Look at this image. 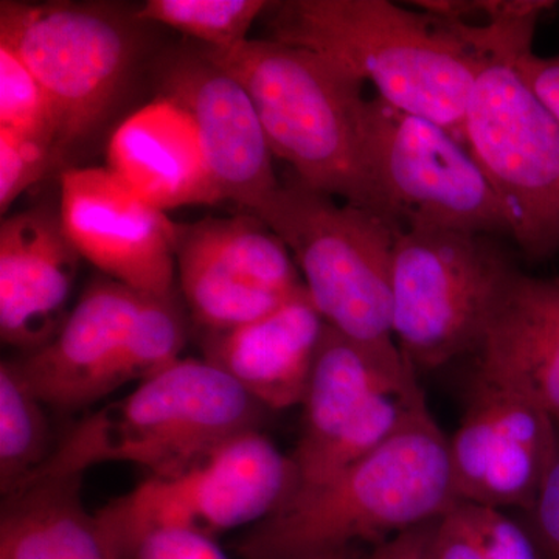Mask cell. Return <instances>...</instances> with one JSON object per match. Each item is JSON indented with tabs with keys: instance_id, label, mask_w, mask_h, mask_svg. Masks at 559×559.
I'll return each mask as SVG.
<instances>
[{
	"instance_id": "cell-1",
	"label": "cell",
	"mask_w": 559,
	"mask_h": 559,
	"mask_svg": "<svg viewBox=\"0 0 559 559\" xmlns=\"http://www.w3.org/2000/svg\"><path fill=\"white\" fill-rule=\"evenodd\" d=\"M457 500L450 439L421 390L384 443L326 484L293 496L238 550L242 559H308L360 540L380 544L437 520Z\"/></svg>"
},
{
	"instance_id": "cell-2",
	"label": "cell",
	"mask_w": 559,
	"mask_h": 559,
	"mask_svg": "<svg viewBox=\"0 0 559 559\" xmlns=\"http://www.w3.org/2000/svg\"><path fill=\"white\" fill-rule=\"evenodd\" d=\"M266 13L271 39L329 58L463 143L480 58L447 21L385 0H286Z\"/></svg>"
},
{
	"instance_id": "cell-3",
	"label": "cell",
	"mask_w": 559,
	"mask_h": 559,
	"mask_svg": "<svg viewBox=\"0 0 559 559\" xmlns=\"http://www.w3.org/2000/svg\"><path fill=\"white\" fill-rule=\"evenodd\" d=\"M202 53L248 91L274 157L310 189L380 215L364 83L336 62L274 39Z\"/></svg>"
},
{
	"instance_id": "cell-4",
	"label": "cell",
	"mask_w": 559,
	"mask_h": 559,
	"mask_svg": "<svg viewBox=\"0 0 559 559\" xmlns=\"http://www.w3.org/2000/svg\"><path fill=\"white\" fill-rule=\"evenodd\" d=\"M266 411L215 364L180 358L70 429L32 479L83 477L110 462L173 476L260 429Z\"/></svg>"
},
{
	"instance_id": "cell-5",
	"label": "cell",
	"mask_w": 559,
	"mask_h": 559,
	"mask_svg": "<svg viewBox=\"0 0 559 559\" xmlns=\"http://www.w3.org/2000/svg\"><path fill=\"white\" fill-rule=\"evenodd\" d=\"M250 213L293 253L326 325L382 358L404 359L392 329V224L297 178L280 182Z\"/></svg>"
},
{
	"instance_id": "cell-6",
	"label": "cell",
	"mask_w": 559,
	"mask_h": 559,
	"mask_svg": "<svg viewBox=\"0 0 559 559\" xmlns=\"http://www.w3.org/2000/svg\"><path fill=\"white\" fill-rule=\"evenodd\" d=\"M142 24L135 13L98 3H0V43L46 91L62 164L119 105L142 50Z\"/></svg>"
},
{
	"instance_id": "cell-7",
	"label": "cell",
	"mask_w": 559,
	"mask_h": 559,
	"mask_svg": "<svg viewBox=\"0 0 559 559\" xmlns=\"http://www.w3.org/2000/svg\"><path fill=\"white\" fill-rule=\"evenodd\" d=\"M296 484L290 455L260 429L248 430L178 474L148 476L95 514L120 557L156 530H187L215 539L260 524L288 502Z\"/></svg>"
},
{
	"instance_id": "cell-8",
	"label": "cell",
	"mask_w": 559,
	"mask_h": 559,
	"mask_svg": "<svg viewBox=\"0 0 559 559\" xmlns=\"http://www.w3.org/2000/svg\"><path fill=\"white\" fill-rule=\"evenodd\" d=\"M506 257L463 231H396L392 261V329L415 370H433L476 352L503 283Z\"/></svg>"
},
{
	"instance_id": "cell-9",
	"label": "cell",
	"mask_w": 559,
	"mask_h": 559,
	"mask_svg": "<svg viewBox=\"0 0 559 559\" xmlns=\"http://www.w3.org/2000/svg\"><path fill=\"white\" fill-rule=\"evenodd\" d=\"M518 57H479L463 143L498 194L511 237L540 259L559 248V124L521 80Z\"/></svg>"
},
{
	"instance_id": "cell-10",
	"label": "cell",
	"mask_w": 559,
	"mask_h": 559,
	"mask_svg": "<svg viewBox=\"0 0 559 559\" xmlns=\"http://www.w3.org/2000/svg\"><path fill=\"white\" fill-rule=\"evenodd\" d=\"M367 145L381 218L396 230L510 234L487 176L468 148L440 124L374 97L369 102Z\"/></svg>"
},
{
	"instance_id": "cell-11",
	"label": "cell",
	"mask_w": 559,
	"mask_h": 559,
	"mask_svg": "<svg viewBox=\"0 0 559 559\" xmlns=\"http://www.w3.org/2000/svg\"><path fill=\"white\" fill-rule=\"evenodd\" d=\"M559 428L516 390L474 374L450 439L455 496L492 509H532L557 457Z\"/></svg>"
},
{
	"instance_id": "cell-12",
	"label": "cell",
	"mask_w": 559,
	"mask_h": 559,
	"mask_svg": "<svg viewBox=\"0 0 559 559\" xmlns=\"http://www.w3.org/2000/svg\"><path fill=\"white\" fill-rule=\"evenodd\" d=\"M60 180L62 226L81 259L142 296H175L179 224L108 168H68Z\"/></svg>"
},
{
	"instance_id": "cell-13",
	"label": "cell",
	"mask_w": 559,
	"mask_h": 559,
	"mask_svg": "<svg viewBox=\"0 0 559 559\" xmlns=\"http://www.w3.org/2000/svg\"><path fill=\"white\" fill-rule=\"evenodd\" d=\"M159 97L189 112L221 200L250 213L277 189L274 154L248 91L200 47L168 53L157 66Z\"/></svg>"
},
{
	"instance_id": "cell-14",
	"label": "cell",
	"mask_w": 559,
	"mask_h": 559,
	"mask_svg": "<svg viewBox=\"0 0 559 559\" xmlns=\"http://www.w3.org/2000/svg\"><path fill=\"white\" fill-rule=\"evenodd\" d=\"M143 297L116 280H95L60 333L17 360L46 406L83 409L132 381L128 341Z\"/></svg>"
},
{
	"instance_id": "cell-15",
	"label": "cell",
	"mask_w": 559,
	"mask_h": 559,
	"mask_svg": "<svg viewBox=\"0 0 559 559\" xmlns=\"http://www.w3.org/2000/svg\"><path fill=\"white\" fill-rule=\"evenodd\" d=\"M81 255L62 226L60 207L39 204L0 224V336L33 353L68 320Z\"/></svg>"
},
{
	"instance_id": "cell-16",
	"label": "cell",
	"mask_w": 559,
	"mask_h": 559,
	"mask_svg": "<svg viewBox=\"0 0 559 559\" xmlns=\"http://www.w3.org/2000/svg\"><path fill=\"white\" fill-rule=\"evenodd\" d=\"M474 353L476 374L535 401L559 428V278L513 267Z\"/></svg>"
},
{
	"instance_id": "cell-17",
	"label": "cell",
	"mask_w": 559,
	"mask_h": 559,
	"mask_svg": "<svg viewBox=\"0 0 559 559\" xmlns=\"http://www.w3.org/2000/svg\"><path fill=\"white\" fill-rule=\"evenodd\" d=\"M108 170L154 209L218 204L197 124L186 109L157 97L110 135Z\"/></svg>"
},
{
	"instance_id": "cell-18",
	"label": "cell",
	"mask_w": 559,
	"mask_h": 559,
	"mask_svg": "<svg viewBox=\"0 0 559 559\" xmlns=\"http://www.w3.org/2000/svg\"><path fill=\"white\" fill-rule=\"evenodd\" d=\"M307 288L238 329L209 333L205 358L267 411L301 406L325 330Z\"/></svg>"
},
{
	"instance_id": "cell-19",
	"label": "cell",
	"mask_w": 559,
	"mask_h": 559,
	"mask_svg": "<svg viewBox=\"0 0 559 559\" xmlns=\"http://www.w3.org/2000/svg\"><path fill=\"white\" fill-rule=\"evenodd\" d=\"M418 384L409 360H390L325 325L304 403V429L293 452L297 479L347 433L384 392ZM297 485V484H296Z\"/></svg>"
},
{
	"instance_id": "cell-20",
	"label": "cell",
	"mask_w": 559,
	"mask_h": 559,
	"mask_svg": "<svg viewBox=\"0 0 559 559\" xmlns=\"http://www.w3.org/2000/svg\"><path fill=\"white\" fill-rule=\"evenodd\" d=\"M83 477H36L3 498L0 559H119L81 499Z\"/></svg>"
},
{
	"instance_id": "cell-21",
	"label": "cell",
	"mask_w": 559,
	"mask_h": 559,
	"mask_svg": "<svg viewBox=\"0 0 559 559\" xmlns=\"http://www.w3.org/2000/svg\"><path fill=\"white\" fill-rule=\"evenodd\" d=\"M179 241L193 246L241 282L294 296L305 288L296 261L274 230L252 213L179 226Z\"/></svg>"
},
{
	"instance_id": "cell-22",
	"label": "cell",
	"mask_w": 559,
	"mask_h": 559,
	"mask_svg": "<svg viewBox=\"0 0 559 559\" xmlns=\"http://www.w3.org/2000/svg\"><path fill=\"white\" fill-rule=\"evenodd\" d=\"M176 260L180 290L187 307L209 333H223L248 325L277 310L280 305L293 297L241 282L187 242L178 240Z\"/></svg>"
},
{
	"instance_id": "cell-23",
	"label": "cell",
	"mask_w": 559,
	"mask_h": 559,
	"mask_svg": "<svg viewBox=\"0 0 559 559\" xmlns=\"http://www.w3.org/2000/svg\"><path fill=\"white\" fill-rule=\"evenodd\" d=\"M46 403L36 395L17 360L0 364V491L9 498L50 459Z\"/></svg>"
},
{
	"instance_id": "cell-24",
	"label": "cell",
	"mask_w": 559,
	"mask_h": 559,
	"mask_svg": "<svg viewBox=\"0 0 559 559\" xmlns=\"http://www.w3.org/2000/svg\"><path fill=\"white\" fill-rule=\"evenodd\" d=\"M266 0H148L135 17L143 24H162L202 43L226 50L248 38L253 22L270 10Z\"/></svg>"
},
{
	"instance_id": "cell-25",
	"label": "cell",
	"mask_w": 559,
	"mask_h": 559,
	"mask_svg": "<svg viewBox=\"0 0 559 559\" xmlns=\"http://www.w3.org/2000/svg\"><path fill=\"white\" fill-rule=\"evenodd\" d=\"M0 128L47 139L57 146V123L49 97L5 43H0Z\"/></svg>"
},
{
	"instance_id": "cell-26",
	"label": "cell",
	"mask_w": 559,
	"mask_h": 559,
	"mask_svg": "<svg viewBox=\"0 0 559 559\" xmlns=\"http://www.w3.org/2000/svg\"><path fill=\"white\" fill-rule=\"evenodd\" d=\"M61 165L50 140L0 128V212L5 213L28 187Z\"/></svg>"
},
{
	"instance_id": "cell-27",
	"label": "cell",
	"mask_w": 559,
	"mask_h": 559,
	"mask_svg": "<svg viewBox=\"0 0 559 559\" xmlns=\"http://www.w3.org/2000/svg\"><path fill=\"white\" fill-rule=\"evenodd\" d=\"M463 503L479 538L484 559H539L535 543L521 520L509 516L506 510Z\"/></svg>"
},
{
	"instance_id": "cell-28",
	"label": "cell",
	"mask_w": 559,
	"mask_h": 559,
	"mask_svg": "<svg viewBox=\"0 0 559 559\" xmlns=\"http://www.w3.org/2000/svg\"><path fill=\"white\" fill-rule=\"evenodd\" d=\"M119 559H229L216 540L187 530H156L128 547Z\"/></svg>"
},
{
	"instance_id": "cell-29",
	"label": "cell",
	"mask_w": 559,
	"mask_h": 559,
	"mask_svg": "<svg viewBox=\"0 0 559 559\" xmlns=\"http://www.w3.org/2000/svg\"><path fill=\"white\" fill-rule=\"evenodd\" d=\"M521 522L532 536L539 559H559V440L547 479L532 509L522 511Z\"/></svg>"
},
{
	"instance_id": "cell-30",
	"label": "cell",
	"mask_w": 559,
	"mask_h": 559,
	"mask_svg": "<svg viewBox=\"0 0 559 559\" xmlns=\"http://www.w3.org/2000/svg\"><path fill=\"white\" fill-rule=\"evenodd\" d=\"M430 559H484L479 538L462 500L437 521Z\"/></svg>"
},
{
	"instance_id": "cell-31",
	"label": "cell",
	"mask_w": 559,
	"mask_h": 559,
	"mask_svg": "<svg viewBox=\"0 0 559 559\" xmlns=\"http://www.w3.org/2000/svg\"><path fill=\"white\" fill-rule=\"evenodd\" d=\"M514 69L536 100L559 124V55L544 58L527 50L514 60Z\"/></svg>"
},
{
	"instance_id": "cell-32",
	"label": "cell",
	"mask_w": 559,
	"mask_h": 559,
	"mask_svg": "<svg viewBox=\"0 0 559 559\" xmlns=\"http://www.w3.org/2000/svg\"><path fill=\"white\" fill-rule=\"evenodd\" d=\"M437 520L423 522L377 544L367 559H430Z\"/></svg>"
},
{
	"instance_id": "cell-33",
	"label": "cell",
	"mask_w": 559,
	"mask_h": 559,
	"mask_svg": "<svg viewBox=\"0 0 559 559\" xmlns=\"http://www.w3.org/2000/svg\"><path fill=\"white\" fill-rule=\"evenodd\" d=\"M308 559H360L356 554L355 547H348V549H342L336 551H330V554L318 555Z\"/></svg>"
}]
</instances>
